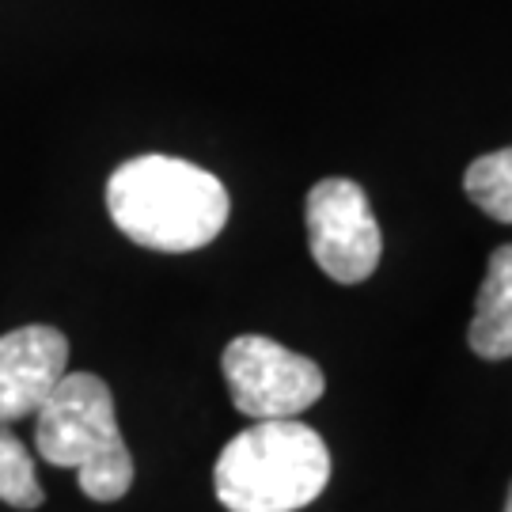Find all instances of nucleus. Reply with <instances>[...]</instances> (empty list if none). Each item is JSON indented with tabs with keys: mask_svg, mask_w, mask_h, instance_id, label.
<instances>
[{
	"mask_svg": "<svg viewBox=\"0 0 512 512\" xmlns=\"http://www.w3.org/2000/svg\"><path fill=\"white\" fill-rule=\"evenodd\" d=\"M0 501L23 512L38 509L46 501L27 444L12 429H4V425H0Z\"/></svg>",
	"mask_w": 512,
	"mask_h": 512,
	"instance_id": "obj_9",
	"label": "nucleus"
},
{
	"mask_svg": "<svg viewBox=\"0 0 512 512\" xmlns=\"http://www.w3.org/2000/svg\"><path fill=\"white\" fill-rule=\"evenodd\" d=\"M505 512H512V486H509V501H505Z\"/></svg>",
	"mask_w": 512,
	"mask_h": 512,
	"instance_id": "obj_10",
	"label": "nucleus"
},
{
	"mask_svg": "<svg viewBox=\"0 0 512 512\" xmlns=\"http://www.w3.org/2000/svg\"><path fill=\"white\" fill-rule=\"evenodd\" d=\"M220 368L236 410L255 421L296 418L327 391V376L311 357H300L262 334L232 338L220 357Z\"/></svg>",
	"mask_w": 512,
	"mask_h": 512,
	"instance_id": "obj_4",
	"label": "nucleus"
},
{
	"mask_svg": "<svg viewBox=\"0 0 512 512\" xmlns=\"http://www.w3.org/2000/svg\"><path fill=\"white\" fill-rule=\"evenodd\" d=\"M463 190L486 217L512 224V148L478 156L463 175Z\"/></svg>",
	"mask_w": 512,
	"mask_h": 512,
	"instance_id": "obj_8",
	"label": "nucleus"
},
{
	"mask_svg": "<svg viewBox=\"0 0 512 512\" xmlns=\"http://www.w3.org/2000/svg\"><path fill=\"white\" fill-rule=\"evenodd\" d=\"M69 372V338L57 327L31 323L0 334V425L38 414Z\"/></svg>",
	"mask_w": 512,
	"mask_h": 512,
	"instance_id": "obj_6",
	"label": "nucleus"
},
{
	"mask_svg": "<svg viewBox=\"0 0 512 512\" xmlns=\"http://www.w3.org/2000/svg\"><path fill=\"white\" fill-rule=\"evenodd\" d=\"M304 220H308L311 258L330 281L361 285L376 274L384 239L372 217L368 194L353 179H323L311 186Z\"/></svg>",
	"mask_w": 512,
	"mask_h": 512,
	"instance_id": "obj_5",
	"label": "nucleus"
},
{
	"mask_svg": "<svg viewBox=\"0 0 512 512\" xmlns=\"http://www.w3.org/2000/svg\"><path fill=\"white\" fill-rule=\"evenodd\" d=\"M327 482V444L296 418L255 421L224 444L213 467V490L228 512H296Z\"/></svg>",
	"mask_w": 512,
	"mask_h": 512,
	"instance_id": "obj_2",
	"label": "nucleus"
},
{
	"mask_svg": "<svg viewBox=\"0 0 512 512\" xmlns=\"http://www.w3.org/2000/svg\"><path fill=\"white\" fill-rule=\"evenodd\" d=\"M35 418L38 456L50 467L76 471L84 497L110 505L129 494L133 456L114 418V395L99 376L65 372Z\"/></svg>",
	"mask_w": 512,
	"mask_h": 512,
	"instance_id": "obj_3",
	"label": "nucleus"
},
{
	"mask_svg": "<svg viewBox=\"0 0 512 512\" xmlns=\"http://www.w3.org/2000/svg\"><path fill=\"white\" fill-rule=\"evenodd\" d=\"M467 342L486 361L512 357V243L497 247L486 262V281L478 289Z\"/></svg>",
	"mask_w": 512,
	"mask_h": 512,
	"instance_id": "obj_7",
	"label": "nucleus"
},
{
	"mask_svg": "<svg viewBox=\"0 0 512 512\" xmlns=\"http://www.w3.org/2000/svg\"><path fill=\"white\" fill-rule=\"evenodd\" d=\"M107 213L137 247L160 255L202 251L228 224V190L213 171L175 156H133L107 179Z\"/></svg>",
	"mask_w": 512,
	"mask_h": 512,
	"instance_id": "obj_1",
	"label": "nucleus"
}]
</instances>
